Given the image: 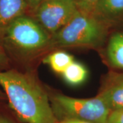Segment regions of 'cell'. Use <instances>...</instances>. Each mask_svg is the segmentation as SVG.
<instances>
[{
  "label": "cell",
  "mask_w": 123,
  "mask_h": 123,
  "mask_svg": "<svg viewBox=\"0 0 123 123\" xmlns=\"http://www.w3.org/2000/svg\"><path fill=\"white\" fill-rule=\"evenodd\" d=\"M93 15L107 25L123 17V0H98Z\"/></svg>",
  "instance_id": "8"
},
{
  "label": "cell",
  "mask_w": 123,
  "mask_h": 123,
  "mask_svg": "<svg viewBox=\"0 0 123 123\" xmlns=\"http://www.w3.org/2000/svg\"><path fill=\"white\" fill-rule=\"evenodd\" d=\"M105 101L111 111L123 109V77L108 80L98 94Z\"/></svg>",
  "instance_id": "7"
},
{
  "label": "cell",
  "mask_w": 123,
  "mask_h": 123,
  "mask_svg": "<svg viewBox=\"0 0 123 123\" xmlns=\"http://www.w3.org/2000/svg\"><path fill=\"white\" fill-rule=\"evenodd\" d=\"M7 62H8V58L6 57L4 51L0 47V65L5 64Z\"/></svg>",
  "instance_id": "16"
},
{
  "label": "cell",
  "mask_w": 123,
  "mask_h": 123,
  "mask_svg": "<svg viewBox=\"0 0 123 123\" xmlns=\"http://www.w3.org/2000/svg\"><path fill=\"white\" fill-rule=\"evenodd\" d=\"M0 86L10 107L25 123H57L48 95L31 76L15 70L0 72Z\"/></svg>",
  "instance_id": "1"
},
{
  "label": "cell",
  "mask_w": 123,
  "mask_h": 123,
  "mask_svg": "<svg viewBox=\"0 0 123 123\" xmlns=\"http://www.w3.org/2000/svg\"><path fill=\"white\" fill-rule=\"evenodd\" d=\"M107 27L93 14L78 11L69 22L51 36L47 48L99 47L105 39Z\"/></svg>",
  "instance_id": "2"
},
{
  "label": "cell",
  "mask_w": 123,
  "mask_h": 123,
  "mask_svg": "<svg viewBox=\"0 0 123 123\" xmlns=\"http://www.w3.org/2000/svg\"><path fill=\"white\" fill-rule=\"evenodd\" d=\"M107 123H123V109L112 111L110 113Z\"/></svg>",
  "instance_id": "13"
},
{
  "label": "cell",
  "mask_w": 123,
  "mask_h": 123,
  "mask_svg": "<svg viewBox=\"0 0 123 123\" xmlns=\"http://www.w3.org/2000/svg\"><path fill=\"white\" fill-rule=\"evenodd\" d=\"M107 55L112 66L123 70V32L111 36L107 48Z\"/></svg>",
  "instance_id": "9"
},
{
  "label": "cell",
  "mask_w": 123,
  "mask_h": 123,
  "mask_svg": "<svg viewBox=\"0 0 123 123\" xmlns=\"http://www.w3.org/2000/svg\"><path fill=\"white\" fill-rule=\"evenodd\" d=\"M3 96H4V94H3V93H2V92L0 90V98H1V97H3Z\"/></svg>",
  "instance_id": "18"
},
{
  "label": "cell",
  "mask_w": 123,
  "mask_h": 123,
  "mask_svg": "<svg viewBox=\"0 0 123 123\" xmlns=\"http://www.w3.org/2000/svg\"><path fill=\"white\" fill-rule=\"evenodd\" d=\"M27 10L25 0H0V36L16 18L25 15Z\"/></svg>",
  "instance_id": "6"
},
{
  "label": "cell",
  "mask_w": 123,
  "mask_h": 123,
  "mask_svg": "<svg viewBox=\"0 0 123 123\" xmlns=\"http://www.w3.org/2000/svg\"><path fill=\"white\" fill-rule=\"evenodd\" d=\"M78 11L75 0H46L33 14L51 36L69 22Z\"/></svg>",
  "instance_id": "5"
},
{
  "label": "cell",
  "mask_w": 123,
  "mask_h": 123,
  "mask_svg": "<svg viewBox=\"0 0 123 123\" xmlns=\"http://www.w3.org/2000/svg\"><path fill=\"white\" fill-rule=\"evenodd\" d=\"M53 112L57 121L78 119L92 123H107L111 111L101 97L78 98L63 94L50 98Z\"/></svg>",
  "instance_id": "3"
},
{
  "label": "cell",
  "mask_w": 123,
  "mask_h": 123,
  "mask_svg": "<svg viewBox=\"0 0 123 123\" xmlns=\"http://www.w3.org/2000/svg\"><path fill=\"white\" fill-rule=\"evenodd\" d=\"M79 11L93 14L95 6L98 0H75Z\"/></svg>",
  "instance_id": "12"
},
{
  "label": "cell",
  "mask_w": 123,
  "mask_h": 123,
  "mask_svg": "<svg viewBox=\"0 0 123 123\" xmlns=\"http://www.w3.org/2000/svg\"><path fill=\"white\" fill-rule=\"evenodd\" d=\"M56 123H92L88 122V121H85L82 120H78V119H65V120H59L57 121Z\"/></svg>",
  "instance_id": "15"
},
{
  "label": "cell",
  "mask_w": 123,
  "mask_h": 123,
  "mask_svg": "<svg viewBox=\"0 0 123 123\" xmlns=\"http://www.w3.org/2000/svg\"><path fill=\"white\" fill-rule=\"evenodd\" d=\"M74 61L73 56L64 51L53 52L43 59L44 64H47L55 73L60 75Z\"/></svg>",
  "instance_id": "10"
},
{
  "label": "cell",
  "mask_w": 123,
  "mask_h": 123,
  "mask_svg": "<svg viewBox=\"0 0 123 123\" xmlns=\"http://www.w3.org/2000/svg\"><path fill=\"white\" fill-rule=\"evenodd\" d=\"M0 123H12L11 122H10L8 120H6L4 118H0Z\"/></svg>",
  "instance_id": "17"
},
{
  "label": "cell",
  "mask_w": 123,
  "mask_h": 123,
  "mask_svg": "<svg viewBox=\"0 0 123 123\" xmlns=\"http://www.w3.org/2000/svg\"><path fill=\"white\" fill-rule=\"evenodd\" d=\"M8 44L25 53L47 49L51 35L36 20L23 15L16 18L1 36Z\"/></svg>",
  "instance_id": "4"
},
{
  "label": "cell",
  "mask_w": 123,
  "mask_h": 123,
  "mask_svg": "<svg viewBox=\"0 0 123 123\" xmlns=\"http://www.w3.org/2000/svg\"><path fill=\"white\" fill-rule=\"evenodd\" d=\"M62 77L70 86H78L85 81L88 76V70L81 63L74 61L66 68Z\"/></svg>",
  "instance_id": "11"
},
{
  "label": "cell",
  "mask_w": 123,
  "mask_h": 123,
  "mask_svg": "<svg viewBox=\"0 0 123 123\" xmlns=\"http://www.w3.org/2000/svg\"><path fill=\"white\" fill-rule=\"evenodd\" d=\"M44 1L46 0H25V3L28 6L29 10H30L32 13L35 12Z\"/></svg>",
  "instance_id": "14"
}]
</instances>
